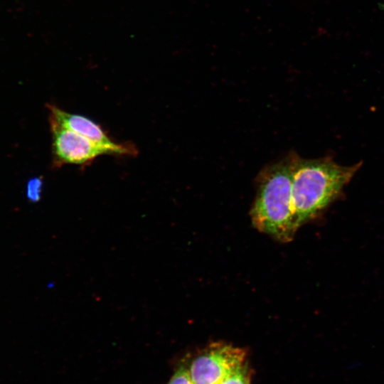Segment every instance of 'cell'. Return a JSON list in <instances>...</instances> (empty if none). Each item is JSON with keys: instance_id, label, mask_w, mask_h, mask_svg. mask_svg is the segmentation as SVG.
<instances>
[{"instance_id": "obj_1", "label": "cell", "mask_w": 384, "mask_h": 384, "mask_svg": "<svg viewBox=\"0 0 384 384\" xmlns=\"http://www.w3.org/2000/svg\"><path fill=\"white\" fill-rule=\"evenodd\" d=\"M360 166H341L328 158L304 159L294 156L292 201L297 228L337 198Z\"/></svg>"}, {"instance_id": "obj_2", "label": "cell", "mask_w": 384, "mask_h": 384, "mask_svg": "<svg viewBox=\"0 0 384 384\" xmlns=\"http://www.w3.org/2000/svg\"><path fill=\"white\" fill-rule=\"evenodd\" d=\"M293 162L292 156L261 172L250 213L255 228L282 242L292 240L298 229L292 201Z\"/></svg>"}, {"instance_id": "obj_3", "label": "cell", "mask_w": 384, "mask_h": 384, "mask_svg": "<svg viewBox=\"0 0 384 384\" xmlns=\"http://www.w3.org/2000/svg\"><path fill=\"white\" fill-rule=\"evenodd\" d=\"M52 135L53 166L63 165L87 166L98 156L112 155L110 151L78 133L48 118Z\"/></svg>"}, {"instance_id": "obj_4", "label": "cell", "mask_w": 384, "mask_h": 384, "mask_svg": "<svg viewBox=\"0 0 384 384\" xmlns=\"http://www.w3.org/2000/svg\"><path fill=\"white\" fill-rule=\"evenodd\" d=\"M47 109L49 111L48 118L105 148L112 155L131 156L137 155L138 150L132 143H119L114 141L99 124L90 118L68 112L55 105L48 104Z\"/></svg>"}, {"instance_id": "obj_5", "label": "cell", "mask_w": 384, "mask_h": 384, "mask_svg": "<svg viewBox=\"0 0 384 384\" xmlns=\"http://www.w3.org/2000/svg\"><path fill=\"white\" fill-rule=\"evenodd\" d=\"M43 181L42 177L31 178L26 186V196L31 202H37L41 199Z\"/></svg>"}, {"instance_id": "obj_6", "label": "cell", "mask_w": 384, "mask_h": 384, "mask_svg": "<svg viewBox=\"0 0 384 384\" xmlns=\"http://www.w3.org/2000/svg\"><path fill=\"white\" fill-rule=\"evenodd\" d=\"M168 384H192L188 368L184 363L175 371Z\"/></svg>"}]
</instances>
